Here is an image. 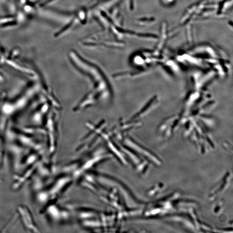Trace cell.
I'll use <instances>...</instances> for the list:
<instances>
[{"label": "cell", "mask_w": 233, "mask_h": 233, "mask_svg": "<svg viewBox=\"0 0 233 233\" xmlns=\"http://www.w3.org/2000/svg\"><path fill=\"white\" fill-rule=\"evenodd\" d=\"M71 59L75 68L87 77L93 84V91L91 92L99 101H108L111 97L109 84L102 72L94 65L84 61L75 53H71Z\"/></svg>", "instance_id": "6da1fadb"}, {"label": "cell", "mask_w": 233, "mask_h": 233, "mask_svg": "<svg viewBox=\"0 0 233 233\" xmlns=\"http://www.w3.org/2000/svg\"><path fill=\"white\" fill-rule=\"evenodd\" d=\"M17 211L22 226L27 232H40L39 227L35 222L31 211L27 206L19 205L17 208Z\"/></svg>", "instance_id": "7a4b0ae2"}, {"label": "cell", "mask_w": 233, "mask_h": 233, "mask_svg": "<svg viewBox=\"0 0 233 233\" xmlns=\"http://www.w3.org/2000/svg\"><path fill=\"white\" fill-rule=\"evenodd\" d=\"M110 156L106 154L103 153H99L91 156L88 158L85 161L82 162V163H80L79 161V165L77 169L73 173V177L77 179L78 177L81 176L84 173L86 172L90 169H92L94 165H96L102 161H105L106 159H109Z\"/></svg>", "instance_id": "3957f363"}]
</instances>
